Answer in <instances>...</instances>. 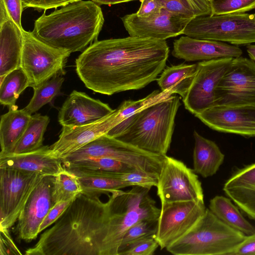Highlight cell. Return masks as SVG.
<instances>
[{"mask_svg": "<svg viewBox=\"0 0 255 255\" xmlns=\"http://www.w3.org/2000/svg\"><path fill=\"white\" fill-rule=\"evenodd\" d=\"M165 40L129 36L96 40L75 61L85 86L106 95L142 89L164 69L169 54Z\"/></svg>", "mask_w": 255, "mask_h": 255, "instance_id": "obj_1", "label": "cell"}, {"mask_svg": "<svg viewBox=\"0 0 255 255\" xmlns=\"http://www.w3.org/2000/svg\"><path fill=\"white\" fill-rule=\"evenodd\" d=\"M109 201L78 195L26 255H100L109 215Z\"/></svg>", "mask_w": 255, "mask_h": 255, "instance_id": "obj_2", "label": "cell"}, {"mask_svg": "<svg viewBox=\"0 0 255 255\" xmlns=\"http://www.w3.org/2000/svg\"><path fill=\"white\" fill-rule=\"evenodd\" d=\"M104 23L100 5L92 0H79L48 15L44 11L31 32L46 44L71 54L83 52L97 40Z\"/></svg>", "mask_w": 255, "mask_h": 255, "instance_id": "obj_3", "label": "cell"}, {"mask_svg": "<svg viewBox=\"0 0 255 255\" xmlns=\"http://www.w3.org/2000/svg\"><path fill=\"white\" fill-rule=\"evenodd\" d=\"M180 105L179 97L172 95L135 113L106 134L148 152L166 155Z\"/></svg>", "mask_w": 255, "mask_h": 255, "instance_id": "obj_4", "label": "cell"}, {"mask_svg": "<svg viewBox=\"0 0 255 255\" xmlns=\"http://www.w3.org/2000/svg\"><path fill=\"white\" fill-rule=\"evenodd\" d=\"M127 191H115L109 195V215L100 255H118L128 230L142 220H157L160 209L149 194L150 189L133 186Z\"/></svg>", "mask_w": 255, "mask_h": 255, "instance_id": "obj_5", "label": "cell"}, {"mask_svg": "<svg viewBox=\"0 0 255 255\" xmlns=\"http://www.w3.org/2000/svg\"><path fill=\"white\" fill-rule=\"evenodd\" d=\"M246 237L206 209L192 228L166 249L174 255H230Z\"/></svg>", "mask_w": 255, "mask_h": 255, "instance_id": "obj_6", "label": "cell"}, {"mask_svg": "<svg viewBox=\"0 0 255 255\" xmlns=\"http://www.w3.org/2000/svg\"><path fill=\"white\" fill-rule=\"evenodd\" d=\"M183 34L236 46L248 45L255 43V18L245 12L199 16L188 23Z\"/></svg>", "mask_w": 255, "mask_h": 255, "instance_id": "obj_7", "label": "cell"}, {"mask_svg": "<svg viewBox=\"0 0 255 255\" xmlns=\"http://www.w3.org/2000/svg\"><path fill=\"white\" fill-rule=\"evenodd\" d=\"M23 36L20 67L27 75L33 89L59 74H65L64 67L70 53L52 47L36 38L30 31Z\"/></svg>", "mask_w": 255, "mask_h": 255, "instance_id": "obj_8", "label": "cell"}, {"mask_svg": "<svg viewBox=\"0 0 255 255\" xmlns=\"http://www.w3.org/2000/svg\"><path fill=\"white\" fill-rule=\"evenodd\" d=\"M156 188L161 206L177 202L204 201L202 184L193 169L166 155L162 161Z\"/></svg>", "mask_w": 255, "mask_h": 255, "instance_id": "obj_9", "label": "cell"}, {"mask_svg": "<svg viewBox=\"0 0 255 255\" xmlns=\"http://www.w3.org/2000/svg\"><path fill=\"white\" fill-rule=\"evenodd\" d=\"M43 176L0 168V227L9 229L17 221L30 194Z\"/></svg>", "mask_w": 255, "mask_h": 255, "instance_id": "obj_10", "label": "cell"}, {"mask_svg": "<svg viewBox=\"0 0 255 255\" xmlns=\"http://www.w3.org/2000/svg\"><path fill=\"white\" fill-rule=\"evenodd\" d=\"M255 106V62L233 58L215 92V106Z\"/></svg>", "mask_w": 255, "mask_h": 255, "instance_id": "obj_11", "label": "cell"}, {"mask_svg": "<svg viewBox=\"0 0 255 255\" xmlns=\"http://www.w3.org/2000/svg\"><path fill=\"white\" fill-rule=\"evenodd\" d=\"M204 201L177 202L161 206L155 237L161 250L185 235L203 216Z\"/></svg>", "mask_w": 255, "mask_h": 255, "instance_id": "obj_12", "label": "cell"}, {"mask_svg": "<svg viewBox=\"0 0 255 255\" xmlns=\"http://www.w3.org/2000/svg\"><path fill=\"white\" fill-rule=\"evenodd\" d=\"M86 153L90 157L109 158L134 169L159 174L164 155L141 149L105 134L90 142Z\"/></svg>", "mask_w": 255, "mask_h": 255, "instance_id": "obj_13", "label": "cell"}, {"mask_svg": "<svg viewBox=\"0 0 255 255\" xmlns=\"http://www.w3.org/2000/svg\"><path fill=\"white\" fill-rule=\"evenodd\" d=\"M233 59L222 58L197 63L196 76L182 99L186 110L195 115L215 106L216 90Z\"/></svg>", "mask_w": 255, "mask_h": 255, "instance_id": "obj_14", "label": "cell"}, {"mask_svg": "<svg viewBox=\"0 0 255 255\" xmlns=\"http://www.w3.org/2000/svg\"><path fill=\"white\" fill-rule=\"evenodd\" d=\"M121 19L130 36L165 40L183 34L192 19L162 8L158 13L147 17H140L135 13L127 14Z\"/></svg>", "mask_w": 255, "mask_h": 255, "instance_id": "obj_15", "label": "cell"}, {"mask_svg": "<svg viewBox=\"0 0 255 255\" xmlns=\"http://www.w3.org/2000/svg\"><path fill=\"white\" fill-rule=\"evenodd\" d=\"M54 176H44L28 197L15 231L19 242H31L39 234L42 222L54 205L52 194Z\"/></svg>", "mask_w": 255, "mask_h": 255, "instance_id": "obj_16", "label": "cell"}, {"mask_svg": "<svg viewBox=\"0 0 255 255\" xmlns=\"http://www.w3.org/2000/svg\"><path fill=\"white\" fill-rule=\"evenodd\" d=\"M218 131L255 137V106H215L195 115Z\"/></svg>", "mask_w": 255, "mask_h": 255, "instance_id": "obj_17", "label": "cell"}, {"mask_svg": "<svg viewBox=\"0 0 255 255\" xmlns=\"http://www.w3.org/2000/svg\"><path fill=\"white\" fill-rule=\"evenodd\" d=\"M120 123L117 109L105 118L93 123L76 127H62L58 139L50 148L52 154L63 159L97 138L107 134Z\"/></svg>", "mask_w": 255, "mask_h": 255, "instance_id": "obj_18", "label": "cell"}, {"mask_svg": "<svg viewBox=\"0 0 255 255\" xmlns=\"http://www.w3.org/2000/svg\"><path fill=\"white\" fill-rule=\"evenodd\" d=\"M115 110L85 93L74 90L60 109L58 120L62 127L81 126L98 122Z\"/></svg>", "mask_w": 255, "mask_h": 255, "instance_id": "obj_19", "label": "cell"}, {"mask_svg": "<svg viewBox=\"0 0 255 255\" xmlns=\"http://www.w3.org/2000/svg\"><path fill=\"white\" fill-rule=\"evenodd\" d=\"M242 54V50L236 45L186 35L174 40L172 51L174 57L189 62L235 58L241 56Z\"/></svg>", "mask_w": 255, "mask_h": 255, "instance_id": "obj_20", "label": "cell"}, {"mask_svg": "<svg viewBox=\"0 0 255 255\" xmlns=\"http://www.w3.org/2000/svg\"><path fill=\"white\" fill-rule=\"evenodd\" d=\"M62 163V159L54 156L48 145L31 152L0 155V168L35 172L44 176H56L64 169Z\"/></svg>", "mask_w": 255, "mask_h": 255, "instance_id": "obj_21", "label": "cell"}, {"mask_svg": "<svg viewBox=\"0 0 255 255\" xmlns=\"http://www.w3.org/2000/svg\"><path fill=\"white\" fill-rule=\"evenodd\" d=\"M223 190L242 212L255 220V163L236 170Z\"/></svg>", "mask_w": 255, "mask_h": 255, "instance_id": "obj_22", "label": "cell"}, {"mask_svg": "<svg viewBox=\"0 0 255 255\" xmlns=\"http://www.w3.org/2000/svg\"><path fill=\"white\" fill-rule=\"evenodd\" d=\"M23 29L11 19L0 24V82L8 73L20 67Z\"/></svg>", "mask_w": 255, "mask_h": 255, "instance_id": "obj_23", "label": "cell"}, {"mask_svg": "<svg viewBox=\"0 0 255 255\" xmlns=\"http://www.w3.org/2000/svg\"><path fill=\"white\" fill-rule=\"evenodd\" d=\"M76 175L82 188V193L90 196H100L131 186L118 176L119 172L84 170H69Z\"/></svg>", "mask_w": 255, "mask_h": 255, "instance_id": "obj_24", "label": "cell"}, {"mask_svg": "<svg viewBox=\"0 0 255 255\" xmlns=\"http://www.w3.org/2000/svg\"><path fill=\"white\" fill-rule=\"evenodd\" d=\"M32 115L16 106L9 108L8 112L1 116L0 121V155L12 153L24 133Z\"/></svg>", "mask_w": 255, "mask_h": 255, "instance_id": "obj_25", "label": "cell"}, {"mask_svg": "<svg viewBox=\"0 0 255 255\" xmlns=\"http://www.w3.org/2000/svg\"><path fill=\"white\" fill-rule=\"evenodd\" d=\"M195 140L193 150V170L204 178L214 175L223 163L225 155L217 144L193 132Z\"/></svg>", "mask_w": 255, "mask_h": 255, "instance_id": "obj_26", "label": "cell"}, {"mask_svg": "<svg viewBox=\"0 0 255 255\" xmlns=\"http://www.w3.org/2000/svg\"><path fill=\"white\" fill-rule=\"evenodd\" d=\"M197 69L198 63H183L167 67L162 71L156 81L161 91L177 94L183 99L193 83Z\"/></svg>", "mask_w": 255, "mask_h": 255, "instance_id": "obj_27", "label": "cell"}, {"mask_svg": "<svg viewBox=\"0 0 255 255\" xmlns=\"http://www.w3.org/2000/svg\"><path fill=\"white\" fill-rule=\"evenodd\" d=\"M210 210L228 226L246 236L255 233V228L247 221L229 198L216 196L210 200Z\"/></svg>", "mask_w": 255, "mask_h": 255, "instance_id": "obj_28", "label": "cell"}, {"mask_svg": "<svg viewBox=\"0 0 255 255\" xmlns=\"http://www.w3.org/2000/svg\"><path fill=\"white\" fill-rule=\"evenodd\" d=\"M50 119L47 115H31L28 125L12 153L19 154L36 150L43 145L44 133Z\"/></svg>", "mask_w": 255, "mask_h": 255, "instance_id": "obj_29", "label": "cell"}, {"mask_svg": "<svg viewBox=\"0 0 255 255\" xmlns=\"http://www.w3.org/2000/svg\"><path fill=\"white\" fill-rule=\"evenodd\" d=\"M28 78L20 67L5 75L0 82V103L9 108L16 106L21 93L29 87Z\"/></svg>", "mask_w": 255, "mask_h": 255, "instance_id": "obj_30", "label": "cell"}, {"mask_svg": "<svg viewBox=\"0 0 255 255\" xmlns=\"http://www.w3.org/2000/svg\"><path fill=\"white\" fill-rule=\"evenodd\" d=\"M62 163L64 167L69 170L127 172L136 169L124 162L109 158L89 157Z\"/></svg>", "mask_w": 255, "mask_h": 255, "instance_id": "obj_31", "label": "cell"}, {"mask_svg": "<svg viewBox=\"0 0 255 255\" xmlns=\"http://www.w3.org/2000/svg\"><path fill=\"white\" fill-rule=\"evenodd\" d=\"M64 78L57 75L33 89V95L28 105L23 109L30 115L49 103L60 93Z\"/></svg>", "mask_w": 255, "mask_h": 255, "instance_id": "obj_32", "label": "cell"}, {"mask_svg": "<svg viewBox=\"0 0 255 255\" xmlns=\"http://www.w3.org/2000/svg\"><path fill=\"white\" fill-rule=\"evenodd\" d=\"M82 191L77 176L64 168L54 176L52 194L53 203L54 205L59 202L74 199L82 193Z\"/></svg>", "mask_w": 255, "mask_h": 255, "instance_id": "obj_33", "label": "cell"}, {"mask_svg": "<svg viewBox=\"0 0 255 255\" xmlns=\"http://www.w3.org/2000/svg\"><path fill=\"white\" fill-rule=\"evenodd\" d=\"M161 6L173 13L192 19L211 15L210 0H156Z\"/></svg>", "mask_w": 255, "mask_h": 255, "instance_id": "obj_34", "label": "cell"}, {"mask_svg": "<svg viewBox=\"0 0 255 255\" xmlns=\"http://www.w3.org/2000/svg\"><path fill=\"white\" fill-rule=\"evenodd\" d=\"M172 95L170 91L156 90L144 98L136 101L128 100L124 101L117 109L120 123L143 108L166 99Z\"/></svg>", "mask_w": 255, "mask_h": 255, "instance_id": "obj_35", "label": "cell"}, {"mask_svg": "<svg viewBox=\"0 0 255 255\" xmlns=\"http://www.w3.org/2000/svg\"><path fill=\"white\" fill-rule=\"evenodd\" d=\"M211 15L245 13L255 8V0H210Z\"/></svg>", "mask_w": 255, "mask_h": 255, "instance_id": "obj_36", "label": "cell"}, {"mask_svg": "<svg viewBox=\"0 0 255 255\" xmlns=\"http://www.w3.org/2000/svg\"><path fill=\"white\" fill-rule=\"evenodd\" d=\"M159 247L155 235L134 240L120 248L118 255H152Z\"/></svg>", "mask_w": 255, "mask_h": 255, "instance_id": "obj_37", "label": "cell"}, {"mask_svg": "<svg viewBox=\"0 0 255 255\" xmlns=\"http://www.w3.org/2000/svg\"><path fill=\"white\" fill-rule=\"evenodd\" d=\"M157 220H142L133 225L125 233L119 249L134 240L147 236L155 235Z\"/></svg>", "mask_w": 255, "mask_h": 255, "instance_id": "obj_38", "label": "cell"}, {"mask_svg": "<svg viewBox=\"0 0 255 255\" xmlns=\"http://www.w3.org/2000/svg\"><path fill=\"white\" fill-rule=\"evenodd\" d=\"M119 177L131 186H138L150 189L156 187L159 175L135 169L131 171L118 173Z\"/></svg>", "mask_w": 255, "mask_h": 255, "instance_id": "obj_39", "label": "cell"}, {"mask_svg": "<svg viewBox=\"0 0 255 255\" xmlns=\"http://www.w3.org/2000/svg\"><path fill=\"white\" fill-rule=\"evenodd\" d=\"M79 0H22L24 8L32 7L41 11L51 8H57Z\"/></svg>", "mask_w": 255, "mask_h": 255, "instance_id": "obj_40", "label": "cell"}, {"mask_svg": "<svg viewBox=\"0 0 255 255\" xmlns=\"http://www.w3.org/2000/svg\"><path fill=\"white\" fill-rule=\"evenodd\" d=\"M74 199L61 201L55 204L42 222L39 228V233L54 223L60 217Z\"/></svg>", "mask_w": 255, "mask_h": 255, "instance_id": "obj_41", "label": "cell"}, {"mask_svg": "<svg viewBox=\"0 0 255 255\" xmlns=\"http://www.w3.org/2000/svg\"><path fill=\"white\" fill-rule=\"evenodd\" d=\"M22 255L13 242L9 229L0 227V255Z\"/></svg>", "mask_w": 255, "mask_h": 255, "instance_id": "obj_42", "label": "cell"}, {"mask_svg": "<svg viewBox=\"0 0 255 255\" xmlns=\"http://www.w3.org/2000/svg\"><path fill=\"white\" fill-rule=\"evenodd\" d=\"M11 19L21 29H23L21 19L24 8L22 0H2Z\"/></svg>", "mask_w": 255, "mask_h": 255, "instance_id": "obj_43", "label": "cell"}, {"mask_svg": "<svg viewBox=\"0 0 255 255\" xmlns=\"http://www.w3.org/2000/svg\"><path fill=\"white\" fill-rule=\"evenodd\" d=\"M255 255V233L246 236L243 242L230 255Z\"/></svg>", "mask_w": 255, "mask_h": 255, "instance_id": "obj_44", "label": "cell"}, {"mask_svg": "<svg viewBox=\"0 0 255 255\" xmlns=\"http://www.w3.org/2000/svg\"><path fill=\"white\" fill-rule=\"evenodd\" d=\"M162 8L156 0H142L140 6L135 13L140 17H147L158 13Z\"/></svg>", "mask_w": 255, "mask_h": 255, "instance_id": "obj_45", "label": "cell"}, {"mask_svg": "<svg viewBox=\"0 0 255 255\" xmlns=\"http://www.w3.org/2000/svg\"><path fill=\"white\" fill-rule=\"evenodd\" d=\"M11 19L2 0H0V24L6 20Z\"/></svg>", "mask_w": 255, "mask_h": 255, "instance_id": "obj_46", "label": "cell"}, {"mask_svg": "<svg viewBox=\"0 0 255 255\" xmlns=\"http://www.w3.org/2000/svg\"><path fill=\"white\" fill-rule=\"evenodd\" d=\"M94 2L99 5H113L124 2L134 0H92Z\"/></svg>", "mask_w": 255, "mask_h": 255, "instance_id": "obj_47", "label": "cell"}, {"mask_svg": "<svg viewBox=\"0 0 255 255\" xmlns=\"http://www.w3.org/2000/svg\"><path fill=\"white\" fill-rule=\"evenodd\" d=\"M247 51L251 59L255 62V44L247 45Z\"/></svg>", "mask_w": 255, "mask_h": 255, "instance_id": "obj_48", "label": "cell"}, {"mask_svg": "<svg viewBox=\"0 0 255 255\" xmlns=\"http://www.w3.org/2000/svg\"><path fill=\"white\" fill-rule=\"evenodd\" d=\"M253 14L254 17L255 18V13H253Z\"/></svg>", "mask_w": 255, "mask_h": 255, "instance_id": "obj_49", "label": "cell"}]
</instances>
